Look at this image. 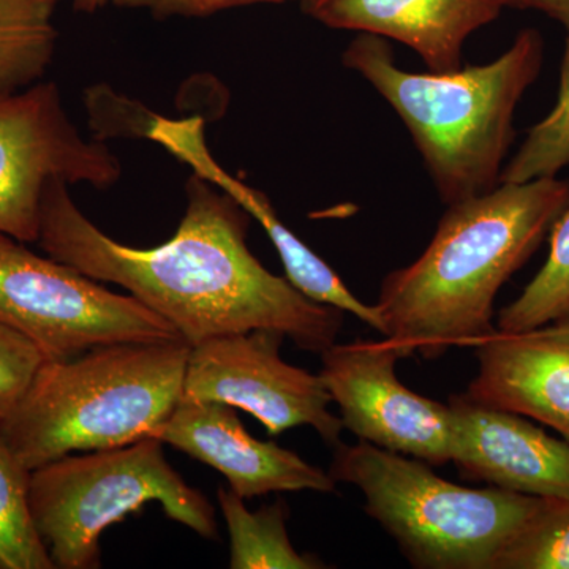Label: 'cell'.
I'll return each instance as SVG.
<instances>
[{"label":"cell","mask_w":569,"mask_h":569,"mask_svg":"<svg viewBox=\"0 0 569 569\" xmlns=\"http://www.w3.org/2000/svg\"><path fill=\"white\" fill-rule=\"evenodd\" d=\"M186 197L173 238L134 249L99 230L71 200L69 183L54 179L41 198L37 244L93 280L122 287L190 347L252 329L282 332L312 353L335 346L346 312L307 298L253 257L241 204L194 173Z\"/></svg>","instance_id":"1"},{"label":"cell","mask_w":569,"mask_h":569,"mask_svg":"<svg viewBox=\"0 0 569 569\" xmlns=\"http://www.w3.org/2000/svg\"><path fill=\"white\" fill-rule=\"evenodd\" d=\"M569 208V181L500 182L449 204L421 257L380 284V335L403 358L437 359L493 335V302Z\"/></svg>","instance_id":"2"},{"label":"cell","mask_w":569,"mask_h":569,"mask_svg":"<svg viewBox=\"0 0 569 569\" xmlns=\"http://www.w3.org/2000/svg\"><path fill=\"white\" fill-rule=\"evenodd\" d=\"M342 62L395 108L449 206L500 183L516 108L542 69L545 40L537 29H523L496 61L413 73L397 66L383 37L362 32Z\"/></svg>","instance_id":"3"},{"label":"cell","mask_w":569,"mask_h":569,"mask_svg":"<svg viewBox=\"0 0 569 569\" xmlns=\"http://www.w3.org/2000/svg\"><path fill=\"white\" fill-rule=\"evenodd\" d=\"M183 340L97 347L44 361L0 432L29 470L156 438L183 395Z\"/></svg>","instance_id":"4"},{"label":"cell","mask_w":569,"mask_h":569,"mask_svg":"<svg viewBox=\"0 0 569 569\" xmlns=\"http://www.w3.org/2000/svg\"><path fill=\"white\" fill-rule=\"evenodd\" d=\"M329 475L361 490L366 512L419 569H493L500 553L541 508L542 497L470 489L429 463L367 441H340Z\"/></svg>","instance_id":"5"},{"label":"cell","mask_w":569,"mask_h":569,"mask_svg":"<svg viewBox=\"0 0 569 569\" xmlns=\"http://www.w3.org/2000/svg\"><path fill=\"white\" fill-rule=\"evenodd\" d=\"M29 501L36 529L58 569L102 567L103 531L148 503H159L168 518L201 538H219L212 505L168 463L159 438L63 456L36 468Z\"/></svg>","instance_id":"6"},{"label":"cell","mask_w":569,"mask_h":569,"mask_svg":"<svg viewBox=\"0 0 569 569\" xmlns=\"http://www.w3.org/2000/svg\"><path fill=\"white\" fill-rule=\"evenodd\" d=\"M0 321L28 337L48 361L114 343L183 340L133 296L112 293L6 233H0Z\"/></svg>","instance_id":"7"},{"label":"cell","mask_w":569,"mask_h":569,"mask_svg":"<svg viewBox=\"0 0 569 569\" xmlns=\"http://www.w3.org/2000/svg\"><path fill=\"white\" fill-rule=\"evenodd\" d=\"M121 174V162L103 142L78 132L54 82L0 96V233L37 244L48 183L110 189Z\"/></svg>","instance_id":"8"},{"label":"cell","mask_w":569,"mask_h":569,"mask_svg":"<svg viewBox=\"0 0 569 569\" xmlns=\"http://www.w3.org/2000/svg\"><path fill=\"white\" fill-rule=\"evenodd\" d=\"M283 340L282 332L252 329L190 347L182 397L247 411L269 437L310 426L326 443L337 447L343 425L329 411L331 395L320 373L313 376L283 361Z\"/></svg>","instance_id":"9"},{"label":"cell","mask_w":569,"mask_h":569,"mask_svg":"<svg viewBox=\"0 0 569 569\" xmlns=\"http://www.w3.org/2000/svg\"><path fill=\"white\" fill-rule=\"evenodd\" d=\"M402 358L385 340L335 343L321 353L320 377L339 407L343 429L359 440L429 466H447L451 408L400 383L396 366Z\"/></svg>","instance_id":"10"},{"label":"cell","mask_w":569,"mask_h":569,"mask_svg":"<svg viewBox=\"0 0 569 569\" xmlns=\"http://www.w3.org/2000/svg\"><path fill=\"white\" fill-rule=\"evenodd\" d=\"M452 415L451 462L462 478L542 498H569V443L550 437L522 415L463 395Z\"/></svg>","instance_id":"11"},{"label":"cell","mask_w":569,"mask_h":569,"mask_svg":"<svg viewBox=\"0 0 569 569\" xmlns=\"http://www.w3.org/2000/svg\"><path fill=\"white\" fill-rule=\"evenodd\" d=\"M190 458L216 468L241 498L274 492H335L329 471L310 466L296 452L250 436L236 408L212 400L181 399L156 433Z\"/></svg>","instance_id":"12"},{"label":"cell","mask_w":569,"mask_h":569,"mask_svg":"<svg viewBox=\"0 0 569 569\" xmlns=\"http://www.w3.org/2000/svg\"><path fill=\"white\" fill-rule=\"evenodd\" d=\"M146 137L162 146L176 159L189 164L194 174L230 194L236 203L241 204L264 228L282 260L287 279L302 295L320 305L337 307L342 312L351 313L362 323L380 331V318L376 307L359 301L336 274L335 269L312 252L290 228L284 227L274 206L263 192L239 181L217 163L206 144L203 119L153 116Z\"/></svg>","instance_id":"13"},{"label":"cell","mask_w":569,"mask_h":569,"mask_svg":"<svg viewBox=\"0 0 569 569\" xmlns=\"http://www.w3.org/2000/svg\"><path fill=\"white\" fill-rule=\"evenodd\" d=\"M477 377L466 395L552 427L569 443V332L553 326L496 331L479 340Z\"/></svg>","instance_id":"14"},{"label":"cell","mask_w":569,"mask_h":569,"mask_svg":"<svg viewBox=\"0 0 569 569\" xmlns=\"http://www.w3.org/2000/svg\"><path fill=\"white\" fill-rule=\"evenodd\" d=\"M503 9V0H317L305 13L328 28L400 41L430 71H449L462 67L468 37Z\"/></svg>","instance_id":"15"},{"label":"cell","mask_w":569,"mask_h":569,"mask_svg":"<svg viewBox=\"0 0 569 569\" xmlns=\"http://www.w3.org/2000/svg\"><path fill=\"white\" fill-rule=\"evenodd\" d=\"M62 0H0V96L43 80L59 32L56 11Z\"/></svg>","instance_id":"16"},{"label":"cell","mask_w":569,"mask_h":569,"mask_svg":"<svg viewBox=\"0 0 569 569\" xmlns=\"http://www.w3.org/2000/svg\"><path fill=\"white\" fill-rule=\"evenodd\" d=\"M220 511L230 533L231 569H318L323 561L299 553L288 537L283 501L250 511L233 490H217Z\"/></svg>","instance_id":"17"},{"label":"cell","mask_w":569,"mask_h":569,"mask_svg":"<svg viewBox=\"0 0 569 569\" xmlns=\"http://www.w3.org/2000/svg\"><path fill=\"white\" fill-rule=\"evenodd\" d=\"M549 234L548 260L522 293L500 310L497 331L516 335L569 321V208Z\"/></svg>","instance_id":"18"},{"label":"cell","mask_w":569,"mask_h":569,"mask_svg":"<svg viewBox=\"0 0 569 569\" xmlns=\"http://www.w3.org/2000/svg\"><path fill=\"white\" fill-rule=\"evenodd\" d=\"M31 470L0 432V569H54L29 501Z\"/></svg>","instance_id":"19"},{"label":"cell","mask_w":569,"mask_h":569,"mask_svg":"<svg viewBox=\"0 0 569 569\" xmlns=\"http://www.w3.org/2000/svg\"><path fill=\"white\" fill-rule=\"evenodd\" d=\"M569 167V32L561 61L560 88L552 111L531 127L519 151L501 171L500 182L557 178Z\"/></svg>","instance_id":"20"},{"label":"cell","mask_w":569,"mask_h":569,"mask_svg":"<svg viewBox=\"0 0 569 569\" xmlns=\"http://www.w3.org/2000/svg\"><path fill=\"white\" fill-rule=\"evenodd\" d=\"M493 569H569V498H545Z\"/></svg>","instance_id":"21"},{"label":"cell","mask_w":569,"mask_h":569,"mask_svg":"<svg viewBox=\"0 0 569 569\" xmlns=\"http://www.w3.org/2000/svg\"><path fill=\"white\" fill-rule=\"evenodd\" d=\"M48 361L40 348L0 321V425L10 417Z\"/></svg>","instance_id":"22"},{"label":"cell","mask_w":569,"mask_h":569,"mask_svg":"<svg viewBox=\"0 0 569 569\" xmlns=\"http://www.w3.org/2000/svg\"><path fill=\"white\" fill-rule=\"evenodd\" d=\"M284 2L298 0H108V3L118 9L146 10L160 20L173 17L204 18L236 7Z\"/></svg>","instance_id":"23"},{"label":"cell","mask_w":569,"mask_h":569,"mask_svg":"<svg viewBox=\"0 0 569 569\" xmlns=\"http://www.w3.org/2000/svg\"><path fill=\"white\" fill-rule=\"evenodd\" d=\"M503 3L509 9L539 11L569 32V0H503Z\"/></svg>","instance_id":"24"},{"label":"cell","mask_w":569,"mask_h":569,"mask_svg":"<svg viewBox=\"0 0 569 569\" xmlns=\"http://www.w3.org/2000/svg\"><path fill=\"white\" fill-rule=\"evenodd\" d=\"M108 0H73V9L80 13H97L107 6Z\"/></svg>","instance_id":"25"},{"label":"cell","mask_w":569,"mask_h":569,"mask_svg":"<svg viewBox=\"0 0 569 569\" xmlns=\"http://www.w3.org/2000/svg\"><path fill=\"white\" fill-rule=\"evenodd\" d=\"M299 3H301V9L305 11L306 9H309L312 3H316L317 0H298Z\"/></svg>","instance_id":"26"},{"label":"cell","mask_w":569,"mask_h":569,"mask_svg":"<svg viewBox=\"0 0 569 569\" xmlns=\"http://www.w3.org/2000/svg\"><path fill=\"white\" fill-rule=\"evenodd\" d=\"M553 326L556 329H560V331H567L569 332V321H565V323H557V325H550Z\"/></svg>","instance_id":"27"}]
</instances>
